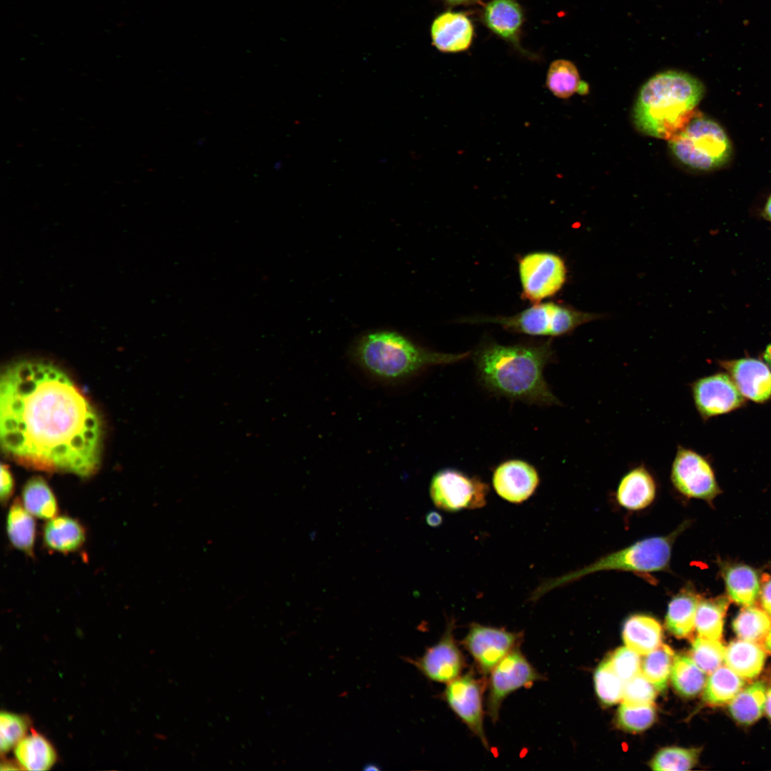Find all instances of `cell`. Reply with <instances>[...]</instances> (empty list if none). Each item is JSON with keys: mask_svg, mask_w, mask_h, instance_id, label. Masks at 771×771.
Listing matches in <instances>:
<instances>
[{"mask_svg": "<svg viewBox=\"0 0 771 771\" xmlns=\"http://www.w3.org/2000/svg\"><path fill=\"white\" fill-rule=\"evenodd\" d=\"M700 749L666 747L660 750L651 762L654 770L682 771L692 769L697 763Z\"/></svg>", "mask_w": 771, "mask_h": 771, "instance_id": "36", "label": "cell"}, {"mask_svg": "<svg viewBox=\"0 0 771 771\" xmlns=\"http://www.w3.org/2000/svg\"><path fill=\"white\" fill-rule=\"evenodd\" d=\"M766 685L762 681L752 682L729 702L732 717L745 725L753 724L762 715L765 707Z\"/></svg>", "mask_w": 771, "mask_h": 771, "instance_id": "29", "label": "cell"}, {"mask_svg": "<svg viewBox=\"0 0 771 771\" xmlns=\"http://www.w3.org/2000/svg\"><path fill=\"white\" fill-rule=\"evenodd\" d=\"M14 488L13 475L9 466L6 464L1 465V488L0 497L2 504H6L11 498Z\"/></svg>", "mask_w": 771, "mask_h": 771, "instance_id": "43", "label": "cell"}, {"mask_svg": "<svg viewBox=\"0 0 771 771\" xmlns=\"http://www.w3.org/2000/svg\"><path fill=\"white\" fill-rule=\"evenodd\" d=\"M493 485L499 496L513 503H521L535 491L540 478L535 468L520 459H510L494 470Z\"/></svg>", "mask_w": 771, "mask_h": 771, "instance_id": "17", "label": "cell"}, {"mask_svg": "<svg viewBox=\"0 0 771 771\" xmlns=\"http://www.w3.org/2000/svg\"><path fill=\"white\" fill-rule=\"evenodd\" d=\"M765 217L771 221V196L768 198L764 209Z\"/></svg>", "mask_w": 771, "mask_h": 771, "instance_id": "50", "label": "cell"}, {"mask_svg": "<svg viewBox=\"0 0 771 771\" xmlns=\"http://www.w3.org/2000/svg\"><path fill=\"white\" fill-rule=\"evenodd\" d=\"M445 1L447 2H448L449 4H460L472 3V2L475 1L476 0H445Z\"/></svg>", "mask_w": 771, "mask_h": 771, "instance_id": "51", "label": "cell"}, {"mask_svg": "<svg viewBox=\"0 0 771 771\" xmlns=\"http://www.w3.org/2000/svg\"><path fill=\"white\" fill-rule=\"evenodd\" d=\"M705 672L685 655L675 657L671 680L675 690L682 696L692 697L698 695L706 684Z\"/></svg>", "mask_w": 771, "mask_h": 771, "instance_id": "32", "label": "cell"}, {"mask_svg": "<svg viewBox=\"0 0 771 771\" xmlns=\"http://www.w3.org/2000/svg\"><path fill=\"white\" fill-rule=\"evenodd\" d=\"M21 502L34 517L50 520L58 515L59 505L56 496L46 481L41 476L31 478L24 484Z\"/></svg>", "mask_w": 771, "mask_h": 771, "instance_id": "28", "label": "cell"}, {"mask_svg": "<svg viewBox=\"0 0 771 771\" xmlns=\"http://www.w3.org/2000/svg\"><path fill=\"white\" fill-rule=\"evenodd\" d=\"M674 660L673 650L668 645L661 644L646 654L641 662L640 671L657 690L662 692L667 687Z\"/></svg>", "mask_w": 771, "mask_h": 771, "instance_id": "34", "label": "cell"}, {"mask_svg": "<svg viewBox=\"0 0 771 771\" xmlns=\"http://www.w3.org/2000/svg\"><path fill=\"white\" fill-rule=\"evenodd\" d=\"M741 394L757 403L771 400V368L762 360L745 357L718 361Z\"/></svg>", "mask_w": 771, "mask_h": 771, "instance_id": "16", "label": "cell"}, {"mask_svg": "<svg viewBox=\"0 0 771 771\" xmlns=\"http://www.w3.org/2000/svg\"><path fill=\"white\" fill-rule=\"evenodd\" d=\"M454 623L450 622L440 640L427 648L422 656L410 662L428 680L448 683L460 675L465 658L453 636Z\"/></svg>", "mask_w": 771, "mask_h": 771, "instance_id": "15", "label": "cell"}, {"mask_svg": "<svg viewBox=\"0 0 771 771\" xmlns=\"http://www.w3.org/2000/svg\"><path fill=\"white\" fill-rule=\"evenodd\" d=\"M521 634L503 628L472 623L462 644L483 675H488L508 654L516 648Z\"/></svg>", "mask_w": 771, "mask_h": 771, "instance_id": "14", "label": "cell"}, {"mask_svg": "<svg viewBox=\"0 0 771 771\" xmlns=\"http://www.w3.org/2000/svg\"><path fill=\"white\" fill-rule=\"evenodd\" d=\"M29 726V720L23 715L6 711L1 712V754L9 751L26 736Z\"/></svg>", "mask_w": 771, "mask_h": 771, "instance_id": "40", "label": "cell"}, {"mask_svg": "<svg viewBox=\"0 0 771 771\" xmlns=\"http://www.w3.org/2000/svg\"><path fill=\"white\" fill-rule=\"evenodd\" d=\"M701 597L690 586L682 588L670 601L665 616L667 630L677 638L689 637L695 629Z\"/></svg>", "mask_w": 771, "mask_h": 771, "instance_id": "21", "label": "cell"}, {"mask_svg": "<svg viewBox=\"0 0 771 771\" xmlns=\"http://www.w3.org/2000/svg\"><path fill=\"white\" fill-rule=\"evenodd\" d=\"M704 93L702 83L690 74L676 70L656 74L637 96L634 125L647 136L669 140L695 114Z\"/></svg>", "mask_w": 771, "mask_h": 771, "instance_id": "4", "label": "cell"}, {"mask_svg": "<svg viewBox=\"0 0 771 771\" xmlns=\"http://www.w3.org/2000/svg\"><path fill=\"white\" fill-rule=\"evenodd\" d=\"M723 578L729 599L745 606L752 605L760 589L757 573L745 565H730L723 570Z\"/></svg>", "mask_w": 771, "mask_h": 771, "instance_id": "26", "label": "cell"}, {"mask_svg": "<svg viewBox=\"0 0 771 771\" xmlns=\"http://www.w3.org/2000/svg\"><path fill=\"white\" fill-rule=\"evenodd\" d=\"M469 355L431 351L389 330L361 335L349 351L350 361L356 370L368 380L388 386L406 383L432 367L459 362Z\"/></svg>", "mask_w": 771, "mask_h": 771, "instance_id": "3", "label": "cell"}, {"mask_svg": "<svg viewBox=\"0 0 771 771\" xmlns=\"http://www.w3.org/2000/svg\"><path fill=\"white\" fill-rule=\"evenodd\" d=\"M623 638L628 648L639 655H646L661 645L662 628L652 617L633 615L624 623Z\"/></svg>", "mask_w": 771, "mask_h": 771, "instance_id": "22", "label": "cell"}, {"mask_svg": "<svg viewBox=\"0 0 771 771\" xmlns=\"http://www.w3.org/2000/svg\"><path fill=\"white\" fill-rule=\"evenodd\" d=\"M429 491L437 508L456 512L483 507L489 488L476 476H470L457 469L444 468L433 475Z\"/></svg>", "mask_w": 771, "mask_h": 771, "instance_id": "8", "label": "cell"}, {"mask_svg": "<svg viewBox=\"0 0 771 771\" xmlns=\"http://www.w3.org/2000/svg\"><path fill=\"white\" fill-rule=\"evenodd\" d=\"M42 538L46 548L69 553L83 546L86 540V530L76 519L58 515L46 521L43 528Z\"/></svg>", "mask_w": 771, "mask_h": 771, "instance_id": "20", "label": "cell"}, {"mask_svg": "<svg viewBox=\"0 0 771 771\" xmlns=\"http://www.w3.org/2000/svg\"><path fill=\"white\" fill-rule=\"evenodd\" d=\"M729 600L725 596L700 599L695 623L698 636L710 640H720L722 638L724 618L730 604Z\"/></svg>", "mask_w": 771, "mask_h": 771, "instance_id": "31", "label": "cell"}, {"mask_svg": "<svg viewBox=\"0 0 771 771\" xmlns=\"http://www.w3.org/2000/svg\"><path fill=\"white\" fill-rule=\"evenodd\" d=\"M486 26L500 37L515 41L523 22V13L514 0H493L485 9Z\"/></svg>", "mask_w": 771, "mask_h": 771, "instance_id": "25", "label": "cell"}, {"mask_svg": "<svg viewBox=\"0 0 771 771\" xmlns=\"http://www.w3.org/2000/svg\"><path fill=\"white\" fill-rule=\"evenodd\" d=\"M732 628L740 639L757 643L771 628V617L757 607L745 606L734 619Z\"/></svg>", "mask_w": 771, "mask_h": 771, "instance_id": "33", "label": "cell"}, {"mask_svg": "<svg viewBox=\"0 0 771 771\" xmlns=\"http://www.w3.org/2000/svg\"><path fill=\"white\" fill-rule=\"evenodd\" d=\"M765 710L767 715L771 720V687L766 692Z\"/></svg>", "mask_w": 771, "mask_h": 771, "instance_id": "46", "label": "cell"}, {"mask_svg": "<svg viewBox=\"0 0 771 771\" xmlns=\"http://www.w3.org/2000/svg\"><path fill=\"white\" fill-rule=\"evenodd\" d=\"M430 35L433 44L443 52H458L470 45L473 27L470 19L462 13L447 11L437 16L432 23Z\"/></svg>", "mask_w": 771, "mask_h": 771, "instance_id": "18", "label": "cell"}, {"mask_svg": "<svg viewBox=\"0 0 771 771\" xmlns=\"http://www.w3.org/2000/svg\"><path fill=\"white\" fill-rule=\"evenodd\" d=\"M656 691L655 687L640 671L625 683L623 702L633 706L652 704Z\"/></svg>", "mask_w": 771, "mask_h": 771, "instance_id": "41", "label": "cell"}, {"mask_svg": "<svg viewBox=\"0 0 771 771\" xmlns=\"http://www.w3.org/2000/svg\"><path fill=\"white\" fill-rule=\"evenodd\" d=\"M14 755L21 769L26 770H49L56 760L54 747L36 731L26 735L15 746Z\"/></svg>", "mask_w": 771, "mask_h": 771, "instance_id": "24", "label": "cell"}, {"mask_svg": "<svg viewBox=\"0 0 771 771\" xmlns=\"http://www.w3.org/2000/svg\"><path fill=\"white\" fill-rule=\"evenodd\" d=\"M759 595L762 609L771 617V574L762 576Z\"/></svg>", "mask_w": 771, "mask_h": 771, "instance_id": "44", "label": "cell"}, {"mask_svg": "<svg viewBox=\"0 0 771 771\" xmlns=\"http://www.w3.org/2000/svg\"><path fill=\"white\" fill-rule=\"evenodd\" d=\"M580 82L578 71L573 62L558 59L550 65L546 86L555 96L569 98L578 91Z\"/></svg>", "mask_w": 771, "mask_h": 771, "instance_id": "35", "label": "cell"}, {"mask_svg": "<svg viewBox=\"0 0 771 771\" xmlns=\"http://www.w3.org/2000/svg\"><path fill=\"white\" fill-rule=\"evenodd\" d=\"M608 659L615 672L625 683L640 672L639 654L628 647L617 649Z\"/></svg>", "mask_w": 771, "mask_h": 771, "instance_id": "42", "label": "cell"}, {"mask_svg": "<svg viewBox=\"0 0 771 771\" xmlns=\"http://www.w3.org/2000/svg\"><path fill=\"white\" fill-rule=\"evenodd\" d=\"M690 387L695 407L704 422L747 404V399L725 372L699 378Z\"/></svg>", "mask_w": 771, "mask_h": 771, "instance_id": "12", "label": "cell"}, {"mask_svg": "<svg viewBox=\"0 0 771 771\" xmlns=\"http://www.w3.org/2000/svg\"><path fill=\"white\" fill-rule=\"evenodd\" d=\"M553 358L550 342L515 346L488 343L475 352L473 360L479 381L489 392L527 404L551 406L560 405L543 376Z\"/></svg>", "mask_w": 771, "mask_h": 771, "instance_id": "2", "label": "cell"}, {"mask_svg": "<svg viewBox=\"0 0 771 771\" xmlns=\"http://www.w3.org/2000/svg\"><path fill=\"white\" fill-rule=\"evenodd\" d=\"M655 716L652 704L633 706L623 702L618 711V723L625 730L641 732L651 726Z\"/></svg>", "mask_w": 771, "mask_h": 771, "instance_id": "39", "label": "cell"}, {"mask_svg": "<svg viewBox=\"0 0 771 771\" xmlns=\"http://www.w3.org/2000/svg\"><path fill=\"white\" fill-rule=\"evenodd\" d=\"M763 361L771 368V343L769 344L762 353Z\"/></svg>", "mask_w": 771, "mask_h": 771, "instance_id": "48", "label": "cell"}, {"mask_svg": "<svg viewBox=\"0 0 771 771\" xmlns=\"http://www.w3.org/2000/svg\"><path fill=\"white\" fill-rule=\"evenodd\" d=\"M670 480L674 488L687 498L711 501L720 493L707 456L680 444L671 465Z\"/></svg>", "mask_w": 771, "mask_h": 771, "instance_id": "9", "label": "cell"}, {"mask_svg": "<svg viewBox=\"0 0 771 771\" xmlns=\"http://www.w3.org/2000/svg\"><path fill=\"white\" fill-rule=\"evenodd\" d=\"M519 273L524 297L535 303L556 293L566 278L563 259L547 252L525 256L520 260Z\"/></svg>", "mask_w": 771, "mask_h": 771, "instance_id": "11", "label": "cell"}, {"mask_svg": "<svg viewBox=\"0 0 771 771\" xmlns=\"http://www.w3.org/2000/svg\"><path fill=\"white\" fill-rule=\"evenodd\" d=\"M426 520L429 525L437 526L440 524L442 518L438 513L431 512L427 515Z\"/></svg>", "mask_w": 771, "mask_h": 771, "instance_id": "45", "label": "cell"}, {"mask_svg": "<svg viewBox=\"0 0 771 771\" xmlns=\"http://www.w3.org/2000/svg\"><path fill=\"white\" fill-rule=\"evenodd\" d=\"M763 645L764 649L767 652L771 653V628L770 629L769 632L767 633V635L764 639Z\"/></svg>", "mask_w": 771, "mask_h": 771, "instance_id": "49", "label": "cell"}, {"mask_svg": "<svg viewBox=\"0 0 771 771\" xmlns=\"http://www.w3.org/2000/svg\"><path fill=\"white\" fill-rule=\"evenodd\" d=\"M542 679L518 647L512 650L490 672L487 710L491 720H498L502 703L510 694Z\"/></svg>", "mask_w": 771, "mask_h": 771, "instance_id": "10", "label": "cell"}, {"mask_svg": "<svg viewBox=\"0 0 771 771\" xmlns=\"http://www.w3.org/2000/svg\"><path fill=\"white\" fill-rule=\"evenodd\" d=\"M765 652L757 642L737 640L725 647V662L744 679L759 675L765 662Z\"/></svg>", "mask_w": 771, "mask_h": 771, "instance_id": "23", "label": "cell"}, {"mask_svg": "<svg viewBox=\"0 0 771 771\" xmlns=\"http://www.w3.org/2000/svg\"><path fill=\"white\" fill-rule=\"evenodd\" d=\"M599 317L593 313L548 302L535 303L511 316L490 317L469 321L494 323L508 331L531 336H559Z\"/></svg>", "mask_w": 771, "mask_h": 771, "instance_id": "7", "label": "cell"}, {"mask_svg": "<svg viewBox=\"0 0 771 771\" xmlns=\"http://www.w3.org/2000/svg\"><path fill=\"white\" fill-rule=\"evenodd\" d=\"M725 647L718 640L697 637L692 642L691 658L706 674H710L725 662Z\"/></svg>", "mask_w": 771, "mask_h": 771, "instance_id": "37", "label": "cell"}, {"mask_svg": "<svg viewBox=\"0 0 771 771\" xmlns=\"http://www.w3.org/2000/svg\"><path fill=\"white\" fill-rule=\"evenodd\" d=\"M686 525L685 522L667 535L643 539L605 555L580 570L553 580L550 586L561 585L603 570H616L639 573L667 570L670 565L672 545Z\"/></svg>", "mask_w": 771, "mask_h": 771, "instance_id": "6", "label": "cell"}, {"mask_svg": "<svg viewBox=\"0 0 771 771\" xmlns=\"http://www.w3.org/2000/svg\"><path fill=\"white\" fill-rule=\"evenodd\" d=\"M18 766H19V764L16 765L13 762L5 760L2 761L1 764V770H13L20 769Z\"/></svg>", "mask_w": 771, "mask_h": 771, "instance_id": "47", "label": "cell"}, {"mask_svg": "<svg viewBox=\"0 0 771 771\" xmlns=\"http://www.w3.org/2000/svg\"><path fill=\"white\" fill-rule=\"evenodd\" d=\"M595 685L599 698L607 705L615 704L623 698L625 682L615 672L608 658L597 668Z\"/></svg>", "mask_w": 771, "mask_h": 771, "instance_id": "38", "label": "cell"}, {"mask_svg": "<svg viewBox=\"0 0 771 771\" xmlns=\"http://www.w3.org/2000/svg\"><path fill=\"white\" fill-rule=\"evenodd\" d=\"M0 439L16 462L86 478L99 468L101 419L72 379L51 362L21 360L1 373Z\"/></svg>", "mask_w": 771, "mask_h": 771, "instance_id": "1", "label": "cell"}, {"mask_svg": "<svg viewBox=\"0 0 771 771\" xmlns=\"http://www.w3.org/2000/svg\"><path fill=\"white\" fill-rule=\"evenodd\" d=\"M656 491L654 476L642 463L623 476L618 486L616 498L622 507L638 510L647 507L654 500Z\"/></svg>", "mask_w": 771, "mask_h": 771, "instance_id": "19", "label": "cell"}, {"mask_svg": "<svg viewBox=\"0 0 771 771\" xmlns=\"http://www.w3.org/2000/svg\"><path fill=\"white\" fill-rule=\"evenodd\" d=\"M696 114L668 140V146L683 165L697 170H712L729 159L730 141L716 121Z\"/></svg>", "mask_w": 771, "mask_h": 771, "instance_id": "5", "label": "cell"}, {"mask_svg": "<svg viewBox=\"0 0 771 771\" xmlns=\"http://www.w3.org/2000/svg\"><path fill=\"white\" fill-rule=\"evenodd\" d=\"M485 683L471 672L459 675L447 683L444 698L468 729L489 748L483 727V694Z\"/></svg>", "mask_w": 771, "mask_h": 771, "instance_id": "13", "label": "cell"}, {"mask_svg": "<svg viewBox=\"0 0 771 771\" xmlns=\"http://www.w3.org/2000/svg\"><path fill=\"white\" fill-rule=\"evenodd\" d=\"M745 682L727 665L710 673L704 687L703 700L712 706L730 702L744 687Z\"/></svg>", "mask_w": 771, "mask_h": 771, "instance_id": "30", "label": "cell"}, {"mask_svg": "<svg viewBox=\"0 0 771 771\" xmlns=\"http://www.w3.org/2000/svg\"><path fill=\"white\" fill-rule=\"evenodd\" d=\"M6 533L11 545L29 556H33L36 526L32 515L16 498L6 516Z\"/></svg>", "mask_w": 771, "mask_h": 771, "instance_id": "27", "label": "cell"}, {"mask_svg": "<svg viewBox=\"0 0 771 771\" xmlns=\"http://www.w3.org/2000/svg\"><path fill=\"white\" fill-rule=\"evenodd\" d=\"M366 765L367 766L364 767L365 770H379V768L378 767V766H376V765L371 764V765Z\"/></svg>", "mask_w": 771, "mask_h": 771, "instance_id": "52", "label": "cell"}]
</instances>
